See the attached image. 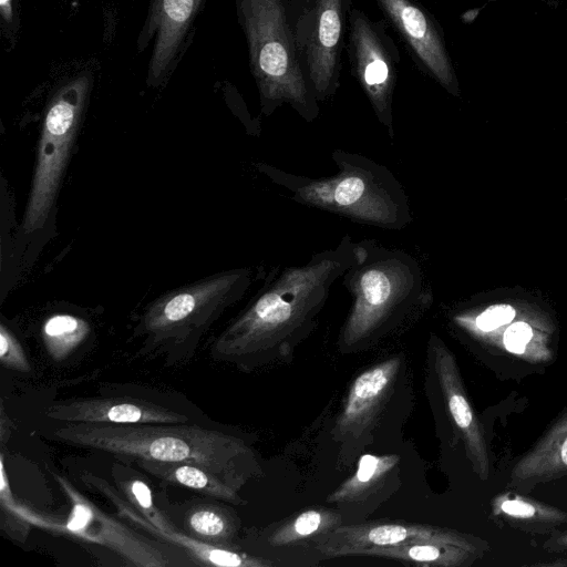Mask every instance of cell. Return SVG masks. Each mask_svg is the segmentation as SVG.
I'll use <instances>...</instances> for the list:
<instances>
[{
	"instance_id": "cell-28",
	"label": "cell",
	"mask_w": 567,
	"mask_h": 567,
	"mask_svg": "<svg viewBox=\"0 0 567 567\" xmlns=\"http://www.w3.org/2000/svg\"><path fill=\"white\" fill-rule=\"evenodd\" d=\"M13 427V423L11 420L7 416L3 405H1V413H0V442L3 446L6 442L9 440L11 435V431Z\"/></svg>"
},
{
	"instance_id": "cell-9",
	"label": "cell",
	"mask_w": 567,
	"mask_h": 567,
	"mask_svg": "<svg viewBox=\"0 0 567 567\" xmlns=\"http://www.w3.org/2000/svg\"><path fill=\"white\" fill-rule=\"evenodd\" d=\"M71 509L63 518L49 517L21 505L25 519L41 529L97 545L113 551L126 565L135 567H168L183 565L167 544L151 540L133 527L102 511L81 494L64 476L53 474Z\"/></svg>"
},
{
	"instance_id": "cell-1",
	"label": "cell",
	"mask_w": 567,
	"mask_h": 567,
	"mask_svg": "<svg viewBox=\"0 0 567 567\" xmlns=\"http://www.w3.org/2000/svg\"><path fill=\"white\" fill-rule=\"evenodd\" d=\"M354 241L338 245L301 265L277 268L247 307L212 344V357L244 372L289 363L318 324L332 285L353 258Z\"/></svg>"
},
{
	"instance_id": "cell-12",
	"label": "cell",
	"mask_w": 567,
	"mask_h": 567,
	"mask_svg": "<svg viewBox=\"0 0 567 567\" xmlns=\"http://www.w3.org/2000/svg\"><path fill=\"white\" fill-rule=\"evenodd\" d=\"M384 20L398 33L416 68L449 93L458 82L443 30L436 18L416 0H374Z\"/></svg>"
},
{
	"instance_id": "cell-11",
	"label": "cell",
	"mask_w": 567,
	"mask_h": 567,
	"mask_svg": "<svg viewBox=\"0 0 567 567\" xmlns=\"http://www.w3.org/2000/svg\"><path fill=\"white\" fill-rule=\"evenodd\" d=\"M346 51L352 76L389 138H394L393 102L401 54L388 32L386 21L373 20L360 8H352Z\"/></svg>"
},
{
	"instance_id": "cell-23",
	"label": "cell",
	"mask_w": 567,
	"mask_h": 567,
	"mask_svg": "<svg viewBox=\"0 0 567 567\" xmlns=\"http://www.w3.org/2000/svg\"><path fill=\"white\" fill-rule=\"evenodd\" d=\"M0 362L2 367L21 373L31 371L27 354L16 336L0 324Z\"/></svg>"
},
{
	"instance_id": "cell-5",
	"label": "cell",
	"mask_w": 567,
	"mask_h": 567,
	"mask_svg": "<svg viewBox=\"0 0 567 567\" xmlns=\"http://www.w3.org/2000/svg\"><path fill=\"white\" fill-rule=\"evenodd\" d=\"M244 32L260 112L290 106L306 122L319 115V102L299 63L288 21V0H234Z\"/></svg>"
},
{
	"instance_id": "cell-24",
	"label": "cell",
	"mask_w": 567,
	"mask_h": 567,
	"mask_svg": "<svg viewBox=\"0 0 567 567\" xmlns=\"http://www.w3.org/2000/svg\"><path fill=\"white\" fill-rule=\"evenodd\" d=\"M515 317V310L508 305L491 306L476 318V326L482 331H492Z\"/></svg>"
},
{
	"instance_id": "cell-26",
	"label": "cell",
	"mask_w": 567,
	"mask_h": 567,
	"mask_svg": "<svg viewBox=\"0 0 567 567\" xmlns=\"http://www.w3.org/2000/svg\"><path fill=\"white\" fill-rule=\"evenodd\" d=\"M502 508L509 515L519 517H532L535 513L532 505L520 501H506L503 503Z\"/></svg>"
},
{
	"instance_id": "cell-18",
	"label": "cell",
	"mask_w": 567,
	"mask_h": 567,
	"mask_svg": "<svg viewBox=\"0 0 567 567\" xmlns=\"http://www.w3.org/2000/svg\"><path fill=\"white\" fill-rule=\"evenodd\" d=\"M346 523L343 515L334 508L315 506L305 508L275 524L267 532V543L271 547H295L316 542Z\"/></svg>"
},
{
	"instance_id": "cell-17",
	"label": "cell",
	"mask_w": 567,
	"mask_h": 567,
	"mask_svg": "<svg viewBox=\"0 0 567 567\" xmlns=\"http://www.w3.org/2000/svg\"><path fill=\"white\" fill-rule=\"evenodd\" d=\"M156 478L234 505L244 504L237 488L212 471L192 463L135 462Z\"/></svg>"
},
{
	"instance_id": "cell-20",
	"label": "cell",
	"mask_w": 567,
	"mask_h": 567,
	"mask_svg": "<svg viewBox=\"0 0 567 567\" xmlns=\"http://www.w3.org/2000/svg\"><path fill=\"white\" fill-rule=\"evenodd\" d=\"M91 327L76 316L61 313L49 317L42 326L44 348L52 360H65L89 337Z\"/></svg>"
},
{
	"instance_id": "cell-13",
	"label": "cell",
	"mask_w": 567,
	"mask_h": 567,
	"mask_svg": "<svg viewBox=\"0 0 567 567\" xmlns=\"http://www.w3.org/2000/svg\"><path fill=\"white\" fill-rule=\"evenodd\" d=\"M206 0H150L147 14L137 37V52L152 45L146 82L165 83L185 54L194 24Z\"/></svg>"
},
{
	"instance_id": "cell-7",
	"label": "cell",
	"mask_w": 567,
	"mask_h": 567,
	"mask_svg": "<svg viewBox=\"0 0 567 567\" xmlns=\"http://www.w3.org/2000/svg\"><path fill=\"white\" fill-rule=\"evenodd\" d=\"M92 85L91 73L78 74L61 83L49 101L23 216L27 234L41 228L54 206Z\"/></svg>"
},
{
	"instance_id": "cell-8",
	"label": "cell",
	"mask_w": 567,
	"mask_h": 567,
	"mask_svg": "<svg viewBox=\"0 0 567 567\" xmlns=\"http://www.w3.org/2000/svg\"><path fill=\"white\" fill-rule=\"evenodd\" d=\"M412 389L408 362L402 353L363 369L351 381L336 417L332 440L355 456L373 444L394 412L411 408Z\"/></svg>"
},
{
	"instance_id": "cell-29",
	"label": "cell",
	"mask_w": 567,
	"mask_h": 567,
	"mask_svg": "<svg viewBox=\"0 0 567 567\" xmlns=\"http://www.w3.org/2000/svg\"><path fill=\"white\" fill-rule=\"evenodd\" d=\"M561 460L567 465V439L564 442L563 447H561Z\"/></svg>"
},
{
	"instance_id": "cell-4",
	"label": "cell",
	"mask_w": 567,
	"mask_h": 567,
	"mask_svg": "<svg viewBox=\"0 0 567 567\" xmlns=\"http://www.w3.org/2000/svg\"><path fill=\"white\" fill-rule=\"evenodd\" d=\"M331 158L337 172L330 176L309 177L264 163L259 171L298 204L390 230L412 223L409 197L386 166L340 148Z\"/></svg>"
},
{
	"instance_id": "cell-22",
	"label": "cell",
	"mask_w": 567,
	"mask_h": 567,
	"mask_svg": "<svg viewBox=\"0 0 567 567\" xmlns=\"http://www.w3.org/2000/svg\"><path fill=\"white\" fill-rule=\"evenodd\" d=\"M1 483H0V527L12 539L24 542L31 528L21 511V503L14 499L4 465V455L1 453Z\"/></svg>"
},
{
	"instance_id": "cell-19",
	"label": "cell",
	"mask_w": 567,
	"mask_h": 567,
	"mask_svg": "<svg viewBox=\"0 0 567 567\" xmlns=\"http://www.w3.org/2000/svg\"><path fill=\"white\" fill-rule=\"evenodd\" d=\"M184 532L190 537L216 546L235 547L234 539L239 529L235 513L216 503H199L190 506L184 515Z\"/></svg>"
},
{
	"instance_id": "cell-15",
	"label": "cell",
	"mask_w": 567,
	"mask_h": 567,
	"mask_svg": "<svg viewBox=\"0 0 567 567\" xmlns=\"http://www.w3.org/2000/svg\"><path fill=\"white\" fill-rule=\"evenodd\" d=\"M62 423L107 425L187 423L186 414L133 396H89L53 403L45 412Z\"/></svg>"
},
{
	"instance_id": "cell-10",
	"label": "cell",
	"mask_w": 567,
	"mask_h": 567,
	"mask_svg": "<svg viewBox=\"0 0 567 567\" xmlns=\"http://www.w3.org/2000/svg\"><path fill=\"white\" fill-rule=\"evenodd\" d=\"M352 0H288L297 56L319 103L340 87Z\"/></svg>"
},
{
	"instance_id": "cell-14",
	"label": "cell",
	"mask_w": 567,
	"mask_h": 567,
	"mask_svg": "<svg viewBox=\"0 0 567 567\" xmlns=\"http://www.w3.org/2000/svg\"><path fill=\"white\" fill-rule=\"evenodd\" d=\"M421 540L451 542L445 532L431 525L368 520L341 524L320 537L313 548L323 558L367 557L378 549Z\"/></svg>"
},
{
	"instance_id": "cell-16",
	"label": "cell",
	"mask_w": 567,
	"mask_h": 567,
	"mask_svg": "<svg viewBox=\"0 0 567 567\" xmlns=\"http://www.w3.org/2000/svg\"><path fill=\"white\" fill-rule=\"evenodd\" d=\"M400 464L401 458L394 453L361 455L354 472L328 495L327 503L333 504L343 517L350 509L368 506L394 484Z\"/></svg>"
},
{
	"instance_id": "cell-6",
	"label": "cell",
	"mask_w": 567,
	"mask_h": 567,
	"mask_svg": "<svg viewBox=\"0 0 567 567\" xmlns=\"http://www.w3.org/2000/svg\"><path fill=\"white\" fill-rule=\"evenodd\" d=\"M254 280L250 268L227 270L177 289L152 303L134 329L141 353L166 364L189 360L200 338Z\"/></svg>"
},
{
	"instance_id": "cell-3",
	"label": "cell",
	"mask_w": 567,
	"mask_h": 567,
	"mask_svg": "<svg viewBox=\"0 0 567 567\" xmlns=\"http://www.w3.org/2000/svg\"><path fill=\"white\" fill-rule=\"evenodd\" d=\"M340 280L352 298L337 338L341 354L378 347L421 313L431 298L412 255L371 239L354 241L352 262Z\"/></svg>"
},
{
	"instance_id": "cell-21",
	"label": "cell",
	"mask_w": 567,
	"mask_h": 567,
	"mask_svg": "<svg viewBox=\"0 0 567 567\" xmlns=\"http://www.w3.org/2000/svg\"><path fill=\"white\" fill-rule=\"evenodd\" d=\"M367 557L396 560L415 566L444 565L453 559L445 542L421 540L371 551Z\"/></svg>"
},
{
	"instance_id": "cell-25",
	"label": "cell",
	"mask_w": 567,
	"mask_h": 567,
	"mask_svg": "<svg viewBox=\"0 0 567 567\" xmlns=\"http://www.w3.org/2000/svg\"><path fill=\"white\" fill-rule=\"evenodd\" d=\"M532 328L527 323L516 322L512 324L504 334L505 347L513 353H522L532 339Z\"/></svg>"
},
{
	"instance_id": "cell-2",
	"label": "cell",
	"mask_w": 567,
	"mask_h": 567,
	"mask_svg": "<svg viewBox=\"0 0 567 567\" xmlns=\"http://www.w3.org/2000/svg\"><path fill=\"white\" fill-rule=\"evenodd\" d=\"M50 436L71 446L111 454L121 461L196 464L238 491L262 473L256 451L244 439L187 423H64Z\"/></svg>"
},
{
	"instance_id": "cell-30",
	"label": "cell",
	"mask_w": 567,
	"mask_h": 567,
	"mask_svg": "<svg viewBox=\"0 0 567 567\" xmlns=\"http://www.w3.org/2000/svg\"><path fill=\"white\" fill-rule=\"evenodd\" d=\"M66 1H69V0H66Z\"/></svg>"
},
{
	"instance_id": "cell-27",
	"label": "cell",
	"mask_w": 567,
	"mask_h": 567,
	"mask_svg": "<svg viewBox=\"0 0 567 567\" xmlns=\"http://www.w3.org/2000/svg\"><path fill=\"white\" fill-rule=\"evenodd\" d=\"M0 14L2 22L8 29V33L12 34L16 30L13 0H0Z\"/></svg>"
}]
</instances>
